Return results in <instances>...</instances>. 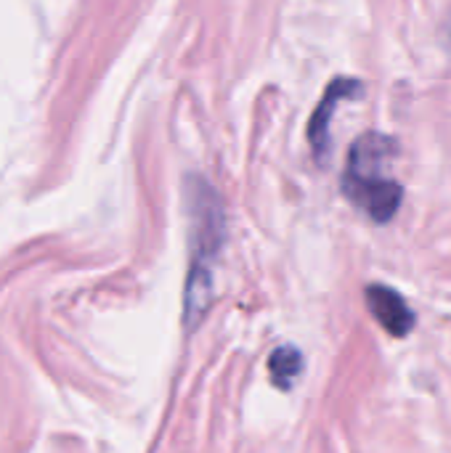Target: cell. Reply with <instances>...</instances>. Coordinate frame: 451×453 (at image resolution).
Instances as JSON below:
<instances>
[{
    "label": "cell",
    "instance_id": "7a4b0ae2",
    "mask_svg": "<svg viewBox=\"0 0 451 453\" xmlns=\"http://www.w3.org/2000/svg\"><path fill=\"white\" fill-rule=\"evenodd\" d=\"M367 305L372 311V316L393 334V337H404L412 332L415 326V313L412 308L404 303V297L383 284H372L367 287Z\"/></svg>",
    "mask_w": 451,
    "mask_h": 453
},
{
    "label": "cell",
    "instance_id": "3957f363",
    "mask_svg": "<svg viewBox=\"0 0 451 453\" xmlns=\"http://www.w3.org/2000/svg\"><path fill=\"white\" fill-rule=\"evenodd\" d=\"M359 93H362V82H356V80H335L327 88V93H324V98H322L314 119H311V127H308V138H311L319 159L327 157V146H330V117L335 111L338 101L351 98V96H359Z\"/></svg>",
    "mask_w": 451,
    "mask_h": 453
},
{
    "label": "cell",
    "instance_id": "6da1fadb",
    "mask_svg": "<svg viewBox=\"0 0 451 453\" xmlns=\"http://www.w3.org/2000/svg\"><path fill=\"white\" fill-rule=\"evenodd\" d=\"M396 157V141L383 133H364L348 157V170L343 178L346 196L359 204L367 215L385 223L401 204V186L385 175V167Z\"/></svg>",
    "mask_w": 451,
    "mask_h": 453
},
{
    "label": "cell",
    "instance_id": "277c9868",
    "mask_svg": "<svg viewBox=\"0 0 451 453\" xmlns=\"http://www.w3.org/2000/svg\"><path fill=\"white\" fill-rule=\"evenodd\" d=\"M303 369V358L300 353L292 348V345H282L279 350L271 353V361H268V372H271V380L279 385V388H290L292 380L300 374Z\"/></svg>",
    "mask_w": 451,
    "mask_h": 453
}]
</instances>
